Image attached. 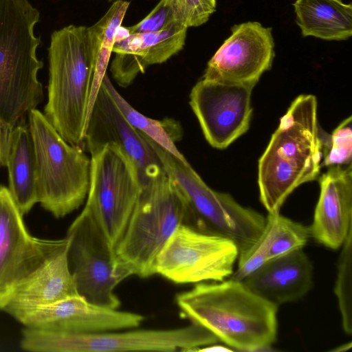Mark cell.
<instances>
[{"mask_svg":"<svg viewBox=\"0 0 352 352\" xmlns=\"http://www.w3.org/2000/svg\"><path fill=\"white\" fill-rule=\"evenodd\" d=\"M182 315L234 351H255L276 340L278 307L230 278L202 282L177 294Z\"/></svg>","mask_w":352,"mask_h":352,"instance_id":"obj_1","label":"cell"},{"mask_svg":"<svg viewBox=\"0 0 352 352\" xmlns=\"http://www.w3.org/2000/svg\"><path fill=\"white\" fill-rule=\"evenodd\" d=\"M317 107L314 95L296 97L258 160L259 198L268 213L280 212L296 188L320 175L325 133Z\"/></svg>","mask_w":352,"mask_h":352,"instance_id":"obj_2","label":"cell"},{"mask_svg":"<svg viewBox=\"0 0 352 352\" xmlns=\"http://www.w3.org/2000/svg\"><path fill=\"white\" fill-rule=\"evenodd\" d=\"M44 115L69 144L85 148L94 105L96 62L89 27L69 25L51 35Z\"/></svg>","mask_w":352,"mask_h":352,"instance_id":"obj_3","label":"cell"},{"mask_svg":"<svg viewBox=\"0 0 352 352\" xmlns=\"http://www.w3.org/2000/svg\"><path fill=\"white\" fill-rule=\"evenodd\" d=\"M191 219L186 199L164 170L148 179L115 248L117 272L126 278L156 274L157 258L168 239Z\"/></svg>","mask_w":352,"mask_h":352,"instance_id":"obj_4","label":"cell"},{"mask_svg":"<svg viewBox=\"0 0 352 352\" xmlns=\"http://www.w3.org/2000/svg\"><path fill=\"white\" fill-rule=\"evenodd\" d=\"M39 19L28 0H0V118L14 126L43 99L34 31Z\"/></svg>","mask_w":352,"mask_h":352,"instance_id":"obj_5","label":"cell"},{"mask_svg":"<svg viewBox=\"0 0 352 352\" xmlns=\"http://www.w3.org/2000/svg\"><path fill=\"white\" fill-rule=\"evenodd\" d=\"M35 155L37 200L56 218L78 209L87 198L91 159L66 142L36 108L28 114Z\"/></svg>","mask_w":352,"mask_h":352,"instance_id":"obj_6","label":"cell"},{"mask_svg":"<svg viewBox=\"0 0 352 352\" xmlns=\"http://www.w3.org/2000/svg\"><path fill=\"white\" fill-rule=\"evenodd\" d=\"M144 136L186 199L191 212L190 226L232 240L239 252L258 239L265 228L266 217L241 206L230 195L212 190L188 162L180 160Z\"/></svg>","mask_w":352,"mask_h":352,"instance_id":"obj_7","label":"cell"},{"mask_svg":"<svg viewBox=\"0 0 352 352\" xmlns=\"http://www.w3.org/2000/svg\"><path fill=\"white\" fill-rule=\"evenodd\" d=\"M219 340L191 322L170 329H136L67 333L24 327L20 346L34 352L197 351Z\"/></svg>","mask_w":352,"mask_h":352,"instance_id":"obj_8","label":"cell"},{"mask_svg":"<svg viewBox=\"0 0 352 352\" xmlns=\"http://www.w3.org/2000/svg\"><path fill=\"white\" fill-rule=\"evenodd\" d=\"M89 187L85 208L115 248L142 192L136 167L114 144L90 152Z\"/></svg>","mask_w":352,"mask_h":352,"instance_id":"obj_9","label":"cell"},{"mask_svg":"<svg viewBox=\"0 0 352 352\" xmlns=\"http://www.w3.org/2000/svg\"><path fill=\"white\" fill-rule=\"evenodd\" d=\"M239 250L232 240L180 224L156 261V274L177 284L221 281L232 276Z\"/></svg>","mask_w":352,"mask_h":352,"instance_id":"obj_10","label":"cell"},{"mask_svg":"<svg viewBox=\"0 0 352 352\" xmlns=\"http://www.w3.org/2000/svg\"><path fill=\"white\" fill-rule=\"evenodd\" d=\"M66 236L78 294L90 302L118 309L121 302L115 289L126 277L117 272L114 249L87 208L72 223Z\"/></svg>","mask_w":352,"mask_h":352,"instance_id":"obj_11","label":"cell"},{"mask_svg":"<svg viewBox=\"0 0 352 352\" xmlns=\"http://www.w3.org/2000/svg\"><path fill=\"white\" fill-rule=\"evenodd\" d=\"M8 188L0 187V310L17 285L51 256L65 247L69 239H45L27 230Z\"/></svg>","mask_w":352,"mask_h":352,"instance_id":"obj_12","label":"cell"},{"mask_svg":"<svg viewBox=\"0 0 352 352\" xmlns=\"http://www.w3.org/2000/svg\"><path fill=\"white\" fill-rule=\"evenodd\" d=\"M254 87L204 78L194 85L189 104L211 146L224 149L248 130Z\"/></svg>","mask_w":352,"mask_h":352,"instance_id":"obj_13","label":"cell"},{"mask_svg":"<svg viewBox=\"0 0 352 352\" xmlns=\"http://www.w3.org/2000/svg\"><path fill=\"white\" fill-rule=\"evenodd\" d=\"M272 28L248 21L231 28V34L207 63L201 78L224 83L257 84L275 57Z\"/></svg>","mask_w":352,"mask_h":352,"instance_id":"obj_14","label":"cell"},{"mask_svg":"<svg viewBox=\"0 0 352 352\" xmlns=\"http://www.w3.org/2000/svg\"><path fill=\"white\" fill-rule=\"evenodd\" d=\"M25 327L67 333H91L138 327L144 316L89 302L80 295L10 314Z\"/></svg>","mask_w":352,"mask_h":352,"instance_id":"obj_15","label":"cell"},{"mask_svg":"<svg viewBox=\"0 0 352 352\" xmlns=\"http://www.w3.org/2000/svg\"><path fill=\"white\" fill-rule=\"evenodd\" d=\"M89 153L106 144L120 146L137 168L143 186L164 169L154 149L122 114L102 82L85 135Z\"/></svg>","mask_w":352,"mask_h":352,"instance_id":"obj_16","label":"cell"},{"mask_svg":"<svg viewBox=\"0 0 352 352\" xmlns=\"http://www.w3.org/2000/svg\"><path fill=\"white\" fill-rule=\"evenodd\" d=\"M320 195L311 236L333 250L340 248L352 230V166H335L319 178Z\"/></svg>","mask_w":352,"mask_h":352,"instance_id":"obj_17","label":"cell"},{"mask_svg":"<svg viewBox=\"0 0 352 352\" xmlns=\"http://www.w3.org/2000/svg\"><path fill=\"white\" fill-rule=\"evenodd\" d=\"M187 29L175 23L157 32L133 33L115 42L110 67L115 81L127 87L148 66L168 60L183 49Z\"/></svg>","mask_w":352,"mask_h":352,"instance_id":"obj_18","label":"cell"},{"mask_svg":"<svg viewBox=\"0 0 352 352\" xmlns=\"http://www.w3.org/2000/svg\"><path fill=\"white\" fill-rule=\"evenodd\" d=\"M313 265L302 249L266 262L243 283L278 307L304 297L313 287Z\"/></svg>","mask_w":352,"mask_h":352,"instance_id":"obj_19","label":"cell"},{"mask_svg":"<svg viewBox=\"0 0 352 352\" xmlns=\"http://www.w3.org/2000/svg\"><path fill=\"white\" fill-rule=\"evenodd\" d=\"M68 245L21 281L2 310L10 314L79 295L69 265Z\"/></svg>","mask_w":352,"mask_h":352,"instance_id":"obj_20","label":"cell"},{"mask_svg":"<svg viewBox=\"0 0 352 352\" xmlns=\"http://www.w3.org/2000/svg\"><path fill=\"white\" fill-rule=\"evenodd\" d=\"M296 22L302 36L345 41L352 36V6L342 0H296Z\"/></svg>","mask_w":352,"mask_h":352,"instance_id":"obj_21","label":"cell"},{"mask_svg":"<svg viewBox=\"0 0 352 352\" xmlns=\"http://www.w3.org/2000/svg\"><path fill=\"white\" fill-rule=\"evenodd\" d=\"M6 167L8 190L20 212L25 215L38 202L34 150L28 124L20 122L14 126Z\"/></svg>","mask_w":352,"mask_h":352,"instance_id":"obj_22","label":"cell"},{"mask_svg":"<svg viewBox=\"0 0 352 352\" xmlns=\"http://www.w3.org/2000/svg\"><path fill=\"white\" fill-rule=\"evenodd\" d=\"M102 82L122 114L135 129L180 160L187 162L175 145L182 136L178 122L171 118L157 120L142 114L120 94L107 74Z\"/></svg>","mask_w":352,"mask_h":352,"instance_id":"obj_23","label":"cell"},{"mask_svg":"<svg viewBox=\"0 0 352 352\" xmlns=\"http://www.w3.org/2000/svg\"><path fill=\"white\" fill-rule=\"evenodd\" d=\"M310 236L309 227L277 212L268 213L265 228L256 243L270 261L302 249Z\"/></svg>","mask_w":352,"mask_h":352,"instance_id":"obj_24","label":"cell"},{"mask_svg":"<svg viewBox=\"0 0 352 352\" xmlns=\"http://www.w3.org/2000/svg\"><path fill=\"white\" fill-rule=\"evenodd\" d=\"M129 1H116L102 18L91 27L89 32L96 67L93 87V100L95 101L107 69L115 43L117 29L122 25Z\"/></svg>","mask_w":352,"mask_h":352,"instance_id":"obj_25","label":"cell"},{"mask_svg":"<svg viewBox=\"0 0 352 352\" xmlns=\"http://www.w3.org/2000/svg\"><path fill=\"white\" fill-rule=\"evenodd\" d=\"M341 247L342 248L338 262L334 293L338 300L342 329L346 334L351 335L352 230Z\"/></svg>","mask_w":352,"mask_h":352,"instance_id":"obj_26","label":"cell"},{"mask_svg":"<svg viewBox=\"0 0 352 352\" xmlns=\"http://www.w3.org/2000/svg\"><path fill=\"white\" fill-rule=\"evenodd\" d=\"M351 117L344 119L331 135L325 133L323 150L324 160L321 166L351 164L352 122Z\"/></svg>","mask_w":352,"mask_h":352,"instance_id":"obj_27","label":"cell"},{"mask_svg":"<svg viewBox=\"0 0 352 352\" xmlns=\"http://www.w3.org/2000/svg\"><path fill=\"white\" fill-rule=\"evenodd\" d=\"M179 23L184 27L206 23L216 11V0H170Z\"/></svg>","mask_w":352,"mask_h":352,"instance_id":"obj_28","label":"cell"},{"mask_svg":"<svg viewBox=\"0 0 352 352\" xmlns=\"http://www.w3.org/2000/svg\"><path fill=\"white\" fill-rule=\"evenodd\" d=\"M175 23L182 25L170 0H160L145 18L128 29L130 34L157 32Z\"/></svg>","mask_w":352,"mask_h":352,"instance_id":"obj_29","label":"cell"},{"mask_svg":"<svg viewBox=\"0 0 352 352\" xmlns=\"http://www.w3.org/2000/svg\"><path fill=\"white\" fill-rule=\"evenodd\" d=\"M14 127L0 118V168L6 166Z\"/></svg>","mask_w":352,"mask_h":352,"instance_id":"obj_30","label":"cell"},{"mask_svg":"<svg viewBox=\"0 0 352 352\" xmlns=\"http://www.w3.org/2000/svg\"><path fill=\"white\" fill-rule=\"evenodd\" d=\"M234 351L228 346L217 345V343L208 345L198 349L197 351Z\"/></svg>","mask_w":352,"mask_h":352,"instance_id":"obj_31","label":"cell"}]
</instances>
